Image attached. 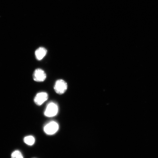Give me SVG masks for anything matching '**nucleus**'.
Segmentation results:
<instances>
[{"label":"nucleus","instance_id":"39448f33","mask_svg":"<svg viewBox=\"0 0 158 158\" xmlns=\"http://www.w3.org/2000/svg\"><path fill=\"white\" fill-rule=\"evenodd\" d=\"M48 96L46 92H41L37 94L34 99L35 103L38 106H40L48 100Z\"/></svg>","mask_w":158,"mask_h":158},{"label":"nucleus","instance_id":"423d86ee","mask_svg":"<svg viewBox=\"0 0 158 158\" xmlns=\"http://www.w3.org/2000/svg\"><path fill=\"white\" fill-rule=\"evenodd\" d=\"M47 49L43 47H40L37 48L35 52V58L38 60H41L44 58L47 54Z\"/></svg>","mask_w":158,"mask_h":158},{"label":"nucleus","instance_id":"f03ea898","mask_svg":"<svg viewBox=\"0 0 158 158\" xmlns=\"http://www.w3.org/2000/svg\"><path fill=\"white\" fill-rule=\"evenodd\" d=\"M58 107L56 104L51 102L47 105L44 112V115L48 117H54L58 113Z\"/></svg>","mask_w":158,"mask_h":158},{"label":"nucleus","instance_id":"0eeeda50","mask_svg":"<svg viewBox=\"0 0 158 158\" xmlns=\"http://www.w3.org/2000/svg\"><path fill=\"white\" fill-rule=\"evenodd\" d=\"M23 141L27 145L29 146H32L35 143V138L33 136L29 135L25 137Z\"/></svg>","mask_w":158,"mask_h":158},{"label":"nucleus","instance_id":"20e7f679","mask_svg":"<svg viewBox=\"0 0 158 158\" xmlns=\"http://www.w3.org/2000/svg\"><path fill=\"white\" fill-rule=\"evenodd\" d=\"M47 75L44 70L41 69H37L34 71L33 78L35 81L42 82L46 80Z\"/></svg>","mask_w":158,"mask_h":158},{"label":"nucleus","instance_id":"f257e3e1","mask_svg":"<svg viewBox=\"0 0 158 158\" xmlns=\"http://www.w3.org/2000/svg\"><path fill=\"white\" fill-rule=\"evenodd\" d=\"M68 88V84L66 82L62 79L57 80L54 86L55 92L59 94H64Z\"/></svg>","mask_w":158,"mask_h":158},{"label":"nucleus","instance_id":"6e6552de","mask_svg":"<svg viewBox=\"0 0 158 158\" xmlns=\"http://www.w3.org/2000/svg\"><path fill=\"white\" fill-rule=\"evenodd\" d=\"M11 156V158H23V154L18 150L14 151Z\"/></svg>","mask_w":158,"mask_h":158},{"label":"nucleus","instance_id":"7ed1b4c3","mask_svg":"<svg viewBox=\"0 0 158 158\" xmlns=\"http://www.w3.org/2000/svg\"><path fill=\"white\" fill-rule=\"evenodd\" d=\"M59 128L58 124L56 122L52 121L45 125L44 131L47 135H52L58 131Z\"/></svg>","mask_w":158,"mask_h":158}]
</instances>
